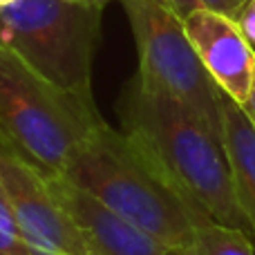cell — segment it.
I'll return each instance as SVG.
<instances>
[{
  "label": "cell",
  "instance_id": "obj_1",
  "mask_svg": "<svg viewBox=\"0 0 255 255\" xmlns=\"http://www.w3.org/2000/svg\"><path fill=\"white\" fill-rule=\"evenodd\" d=\"M119 112L124 132L154 159L184 197L213 222L251 235L220 134L179 101L148 88L139 76L128 83Z\"/></svg>",
  "mask_w": 255,
  "mask_h": 255
},
{
  "label": "cell",
  "instance_id": "obj_2",
  "mask_svg": "<svg viewBox=\"0 0 255 255\" xmlns=\"http://www.w3.org/2000/svg\"><path fill=\"white\" fill-rule=\"evenodd\" d=\"M63 177L179 251L190 244L199 224L213 222L132 136L106 121L76 150Z\"/></svg>",
  "mask_w": 255,
  "mask_h": 255
},
{
  "label": "cell",
  "instance_id": "obj_3",
  "mask_svg": "<svg viewBox=\"0 0 255 255\" xmlns=\"http://www.w3.org/2000/svg\"><path fill=\"white\" fill-rule=\"evenodd\" d=\"M101 124L94 99L49 83L0 45V139L45 181L65 175Z\"/></svg>",
  "mask_w": 255,
  "mask_h": 255
},
{
  "label": "cell",
  "instance_id": "obj_4",
  "mask_svg": "<svg viewBox=\"0 0 255 255\" xmlns=\"http://www.w3.org/2000/svg\"><path fill=\"white\" fill-rule=\"evenodd\" d=\"M101 4L16 0L0 7V45L49 83L92 97V61L101 40Z\"/></svg>",
  "mask_w": 255,
  "mask_h": 255
},
{
  "label": "cell",
  "instance_id": "obj_5",
  "mask_svg": "<svg viewBox=\"0 0 255 255\" xmlns=\"http://www.w3.org/2000/svg\"><path fill=\"white\" fill-rule=\"evenodd\" d=\"M139 54V76L172 97L222 136V90L206 72L184 27L166 0H121Z\"/></svg>",
  "mask_w": 255,
  "mask_h": 255
},
{
  "label": "cell",
  "instance_id": "obj_6",
  "mask_svg": "<svg viewBox=\"0 0 255 255\" xmlns=\"http://www.w3.org/2000/svg\"><path fill=\"white\" fill-rule=\"evenodd\" d=\"M0 188L4 190L25 235L47 255H92L81 231L58 206L49 186L0 139Z\"/></svg>",
  "mask_w": 255,
  "mask_h": 255
},
{
  "label": "cell",
  "instance_id": "obj_7",
  "mask_svg": "<svg viewBox=\"0 0 255 255\" xmlns=\"http://www.w3.org/2000/svg\"><path fill=\"white\" fill-rule=\"evenodd\" d=\"M184 27L215 85L242 106L255 76V47L240 22L215 9L197 7L184 18Z\"/></svg>",
  "mask_w": 255,
  "mask_h": 255
},
{
  "label": "cell",
  "instance_id": "obj_8",
  "mask_svg": "<svg viewBox=\"0 0 255 255\" xmlns=\"http://www.w3.org/2000/svg\"><path fill=\"white\" fill-rule=\"evenodd\" d=\"M49 193L81 231L92 255H184L141 226L117 215L65 177L49 179Z\"/></svg>",
  "mask_w": 255,
  "mask_h": 255
},
{
  "label": "cell",
  "instance_id": "obj_9",
  "mask_svg": "<svg viewBox=\"0 0 255 255\" xmlns=\"http://www.w3.org/2000/svg\"><path fill=\"white\" fill-rule=\"evenodd\" d=\"M222 141L231 161L235 197L255 242V128L240 103L222 92Z\"/></svg>",
  "mask_w": 255,
  "mask_h": 255
},
{
  "label": "cell",
  "instance_id": "obj_10",
  "mask_svg": "<svg viewBox=\"0 0 255 255\" xmlns=\"http://www.w3.org/2000/svg\"><path fill=\"white\" fill-rule=\"evenodd\" d=\"M184 255H255V242L242 229L204 222L195 229Z\"/></svg>",
  "mask_w": 255,
  "mask_h": 255
},
{
  "label": "cell",
  "instance_id": "obj_11",
  "mask_svg": "<svg viewBox=\"0 0 255 255\" xmlns=\"http://www.w3.org/2000/svg\"><path fill=\"white\" fill-rule=\"evenodd\" d=\"M0 255H47L29 242L2 188H0Z\"/></svg>",
  "mask_w": 255,
  "mask_h": 255
},
{
  "label": "cell",
  "instance_id": "obj_12",
  "mask_svg": "<svg viewBox=\"0 0 255 255\" xmlns=\"http://www.w3.org/2000/svg\"><path fill=\"white\" fill-rule=\"evenodd\" d=\"M197 2L202 4V7L215 9V11L226 13V16H231V18H238L249 0H197Z\"/></svg>",
  "mask_w": 255,
  "mask_h": 255
},
{
  "label": "cell",
  "instance_id": "obj_13",
  "mask_svg": "<svg viewBox=\"0 0 255 255\" xmlns=\"http://www.w3.org/2000/svg\"><path fill=\"white\" fill-rule=\"evenodd\" d=\"M235 20L240 22L244 36L249 38V43L255 47V0H249V2L244 4V9L240 11V16L235 18Z\"/></svg>",
  "mask_w": 255,
  "mask_h": 255
},
{
  "label": "cell",
  "instance_id": "obj_14",
  "mask_svg": "<svg viewBox=\"0 0 255 255\" xmlns=\"http://www.w3.org/2000/svg\"><path fill=\"white\" fill-rule=\"evenodd\" d=\"M168 4H170L172 9H175L177 13H179L181 18H186L188 16L190 11H193V9H197V7H202V4L197 2V0H166Z\"/></svg>",
  "mask_w": 255,
  "mask_h": 255
},
{
  "label": "cell",
  "instance_id": "obj_15",
  "mask_svg": "<svg viewBox=\"0 0 255 255\" xmlns=\"http://www.w3.org/2000/svg\"><path fill=\"white\" fill-rule=\"evenodd\" d=\"M242 110L247 112L249 121H251V124H253V128H255V76H253V85H251V92H249L247 101L242 103Z\"/></svg>",
  "mask_w": 255,
  "mask_h": 255
},
{
  "label": "cell",
  "instance_id": "obj_16",
  "mask_svg": "<svg viewBox=\"0 0 255 255\" xmlns=\"http://www.w3.org/2000/svg\"><path fill=\"white\" fill-rule=\"evenodd\" d=\"M76 2H88V4H101V7H106L108 2H112V0H76Z\"/></svg>",
  "mask_w": 255,
  "mask_h": 255
},
{
  "label": "cell",
  "instance_id": "obj_17",
  "mask_svg": "<svg viewBox=\"0 0 255 255\" xmlns=\"http://www.w3.org/2000/svg\"><path fill=\"white\" fill-rule=\"evenodd\" d=\"M9 2H16V0H0V7H2V4H9Z\"/></svg>",
  "mask_w": 255,
  "mask_h": 255
}]
</instances>
